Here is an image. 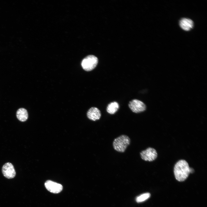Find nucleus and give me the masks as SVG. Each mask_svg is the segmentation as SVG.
<instances>
[{
	"label": "nucleus",
	"mask_w": 207,
	"mask_h": 207,
	"mask_svg": "<svg viewBox=\"0 0 207 207\" xmlns=\"http://www.w3.org/2000/svg\"><path fill=\"white\" fill-rule=\"evenodd\" d=\"M129 106L132 111L135 113L143 112L146 109V106L144 103L137 99H134L130 101Z\"/></svg>",
	"instance_id": "nucleus-5"
},
{
	"label": "nucleus",
	"mask_w": 207,
	"mask_h": 207,
	"mask_svg": "<svg viewBox=\"0 0 207 207\" xmlns=\"http://www.w3.org/2000/svg\"><path fill=\"white\" fill-rule=\"evenodd\" d=\"M119 108L118 103L116 101H114L110 103L108 105L106 111L108 113L112 114H115Z\"/></svg>",
	"instance_id": "nucleus-11"
},
{
	"label": "nucleus",
	"mask_w": 207,
	"mask_h": 207,
	"mask_svg": "<svg viewBox=\"0 0 207 207\" xmlns=\"http://www.w3.org/2000/svg\"><path fill=\"white\" fill-rule=\"evenodd\" d=\"M193 170V169L189 167L188 162L184 160L178 161L175 164L174 168L175 178L179 181H184Z\"/></svg>",
	"instance_id": "nucleus-1"
},
{
	"label": "nucleus",
	"mask_w": 207,
	"mask_h": 207,
	"mask_svg": "<svg viewBox=\"0 0 207 207\" xmlns=\"http://www.w3.org/2000/svg\"><path fill=\"white\" fill-rule=\"evenodd\" d=\"M101 116L99 110L96 107H93L91 108L87 113L88 118L90 120L95 121L99 120Z\"/></svg>",
	"instance_id": "nucleus-8"
},
{
	"label": "nucleus",
	"mask_w": 207,
	"mask_h": 207,
	"mask_svg": "<svg viewBox=\"0 0 207 207\" xmlns=\"http://www.w3.org/2000/svg\"><path fill=\"white\" fill-rule=\"evenodd\" d=\"M150 196V194L148 193L143 194L137 197L136 201L137 202H143L149 198Z\"/></svg>",
	"instance_id": "nucleus-12"
},
{
	"label": "nucleus",
	"mask_w": 207,
	"mask_h": 207,
	"mask_svg": "<svg viewBox=\"0 0 207 207\" xmlns=\"http://www.w3.org/2000/svg\"><path fill=\"white\" fill-rule=\"evenodd\" d=\"M45 185L47 190L53 193H58L60 192L63 189L61 185L51 180L47 181Z\"/></svg>",
	"instance_id": "nucleus-7"
},
{
	"label": "nucleus",
	"mask_w": 207,
	"mask_h": 207,
	"mask_svg": "<svg viewBox=\"0 0 207 207\" xmlns=\"http://www.w3.org/2000/svg\"><path fill=\"white\" fill-rule=\"evenodd\" d=\"M16 116L18 119L22 122L26 121L28 117V112L24 108H20L17 110Z\"/></svg>",
	"instance_id": "nucleus-10"
},
{
	"label": "nucleus",
	"mask_w": 207,
	"mask_h": 207,
	"mask_svg": "<svg viewBox=\"0 0 207 207\" xmlns=\"http://www.w3.org/2000/svg\"><path fill=\"white\" fill-rule=\"evenodd\" d=\"M141 158L145 161L152 162L156 159L158 156L156 151L154 148L149 147L140 153Z\"/></svg>",
	"instance_id": "nucleus-4"
},
{
	"label": "nucleus",
	"mask_w": 207,
	"mask_h": 207,
	"mask_svg": "<svg viewBox=\"0 0 207 207\" xmlns=\"http://www.w3.org/2000/svg\"><path fill=\"white\" fill-rule=\"evenodd\" d=\"M179 25L183 30L188 31L193 27V22L190 19L183 18L179 21Z\"/></svg>",
	"instance_id": "nucleus-9"
},
{
	"label": "nucleus",
	"mask_w": 207,
	"mask_h": 207,
	"mask_svg": "<svg viewBox=\"0 0 207 207\" xmlns=\"http://www.w3.org/2000/svg\"><path fill=\"white\" fill-rule=\"evenodd\" d=\"M130 143L129 137L127 135H123L114 139L113 142V146L116 151L124 152Z\"/></svg>",
	"instance_id": "nucleus-2"
},
{
	"label": "nucleus",
	"mask_w": 207,
	"mask_h": 207,
	"mask_svg": "<svg viewBox=\"0 0 207 207\" xmlns=\"http://www.w3.org/2000/svg\"><path fill=\"white\" fill-rule=\"evenodd\" d=\"M2 173L3 176L8 179H12L16 175V172L13 165L8 162L4 164L2 167Z\"/></svg>",
	"instance_id": "nucleus-6"
},
{
	"label": "nucleus",
	"mask_w": 207,
	"mask_h": 207,
	"mask_svg": "<svg viewBox=\"0 0 207 207\" xmlns=\"http://www.w3.org/2000/svg\"><path fill=\"white\" fill-rule=\"evenodd\" d=\"M98 59L93 55H89L82 60L81 65L83 69L86 71H89L93 69L97 66Z\"/></svg>",
	"instance_id": "nucleus-3"
}]
</instances>
